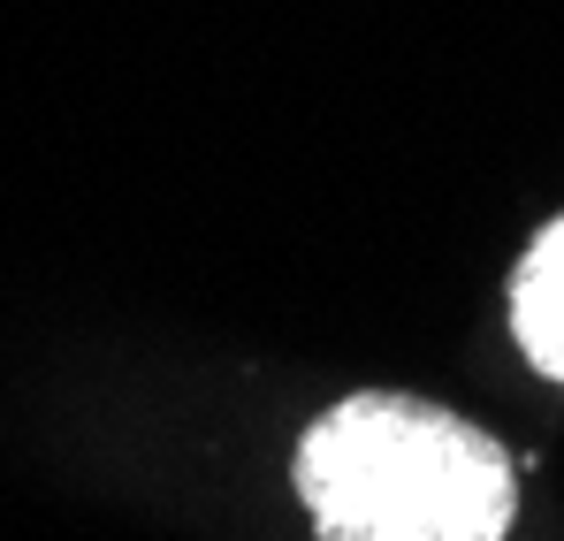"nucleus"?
<instances>
[{
	"mask_svg": "<svg viewBox=\"0 0 564 541\" xmlns=\"http://www.w3.org/2000/svg\"><path fill=\"white\" fill-rule=\"evenodd\" d=\"M321 541H503L519 465L496 435L420 397H344L290 457Z\"/></svg>",
	"mask_w": 564,
	"mask_h": 541,
	"instance_id": "nucleus-1",
	"label": "nucleus"
},
{
	"mask_svg": "<svg viewBox=\"0 0 564 541\" xmlns=\"http://www.w3.org/2000/svg\"><path fill=\"white\" fill-rule=\"evenodd\" d=\"M511 336L534 359V374L564 381V214L527 245V260L511 274Z\"/></svg>",
	"mask_w": 564,
	"mask_h": 541,
	"instance_id": "nucleus-2",
	"label": "nucleus"
}]
</instances>
